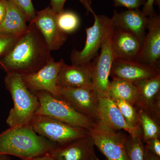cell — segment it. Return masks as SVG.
I'll return each instance as SVG.
<instances>
[{"label": "cell", "mask_w": 160, "mask_h": 160, "mask_svg": "<svg viewBox=\"0 0 160 160\" xmlns=\"http://www.w3.org/2000/svg\"><path fill=\"white\" fill-rule=\"evenodd\" d=\"M52 57L42 36L30 22L11 49L0 57V67L6 73L26 75L39 70Z\"/></svg>", "instance_id": "6da1fadb"}, {"label": "cell", "mask_w": 160, "mask_h": 160, "mask_svg": "<svg viewBox=\"0 0 160 160\" xmlns=\"http://www.w3.org/2000/svg\"><path fill=\"white\" fill-rule=\"evenodd\" d=\"M57 145L37 133L29 125L10 127L0 133V155L28 160L51 152Z\"/></svg>", "instance_id": "7a4b0ae2"}, {"label": "cell", "mask_w": 160, "mask_h": 160, "mask_svg": "<svg viewBox=\"0 0 160 160\" xmlns=\"http://www.w3.org/2000/svg\"><path fill=\"white\" fill-rule=\"evenodd\" d=\"M5 85L13 102L6 119L8 126L14 127L29 125L39 106L37 97L26 87L20 75L6 73Z\"/></svg>", "instance_id": "3957f363"}, {"label": "cell", "mask_w": 160, "mask_h": 160, "mask_svg": "<svg viewBox=\"0 0 160 160\" xmlns=\"http://www.w3.org/2000/svg\"><path fill=\"white\" fill-rule=\"evenodd\" d=\"M34 92L39 102V106L35 114L49 117L71 126L89 131L93 129L97 124V121L81 114L68 103L47 92Z\"/></svg>", "instance_id": "277c9868"}, {"label": "cell", "mask_w": 160, "mask_h": 160, "mask_svg": "<svg viewBox=\"0 0 160 160\" xmlns=\"http://www.w3.org/2000/svg\"><path fill=\"white\" fill-rule=\"evenodd\" d=\"M29 125L37 133L57 145H62L89 134V130L75 127L42 115L35 114Z\"/></svg>", "instance_id": "5b68a950"}, {"label": "cell", "mask_w": 160, "mask_h": 160, "mask_svg": "<svg viewBox=\"0 0 160 160\" xmlns=\"http://www.w3.org/2000/svg\"><path fill=\"white\" fill-rule=\"evenodd\" d=\"M94 22L91 27L86 29V38L82 50L73 49L70 55L72 65L91 62L98 55L104 40L113 27L111 18L94 13Z\"/></svg>", "instance_id": "8992f818"}, {"label": "cell", "mask_w": 160, "mask_h": 160, "mask_svg": "<svg viewBox=\"0 0 160 160\" xmlns=\"http://www.w3.org/2000/svg\"><path fill=\"white\" fill-rule=\"evenodd\" d=\"M89 134L107 160H130L126 148L129 134L126 131L112 130L99 121Z\"/></svg>", "instance_id": "52a82bcc"}, {"label": "cell", "mask_w": 160, "mask_h": 160, "mask_svg": "<svg viewBox=\"0 0 160 160\" xmlns=\"http://www.w3.org/2000/svg\"><path fill=\"white\" fill-rule=\"evenodd\" d=\"M55 97L68 103L78 112L100 121L98 109V93L93 86L58 87Z\"/></svg>", "instance_id": "ba28073f"}, {"label": "cell", "mask_w": 160, "mask_h": 160, "mask_svg": "<svg viewBox=\"0 0 160 160\" xmlns=\"http://www.w3.org/2000/svg\"><path fill=\"white\" fill-rule=\"evenodd\" d=\"M114 27L109 32L101 46L100 54L91 62L92 85L100 95H108L109 76L114 57L112 41Z\"/></svg>", "instance_id": "9c48e42d"}, {"label": "cell", "mask_w": 160, "mask_h": 160, "mask_svg": "<svg viewBox=\"0 0 160 160\" xmlns=\"http://www.w3.org/2000/svg\"><path fill=\"white\" fill-rule=\"evenodd\" d=\"M64 62L62 59L56 62L54 58L52 57L38 71L22 76L23 82L32 92L46 91L56 97L57 95L58 75Z\"/></svg>", "instance_id": "30bf717a"}, {"label": "cell", "mask_w": 160, "mask_h": 160, "mask_svg": "<svg viewBox=\"0 0 160 160\" xmlns=\"http://www.w3.org/2000/svg\"><path fill=\"white\" fill-rule=\"evenodd\" d=\"M159 75L160 69L157 65L119 59H114L110 72L112 79L126 80L133 83Z\"/></svg>", "instance_id": "8fae6325"}, {"label": "cell", "mask_w": 160, "mask_h": 160, "mask_svg": "<svg viewBox=\"0 0 160 160\" xmlns=\"http://www.w3.org/2000/svg\"><path fill=\"white\" fill-rule=\"evenodd\" d=\"M134 84L137 88L138 95L133 106L160 124V75Z\"/></svg>", "instance_id": "7c38bea8"}, {"label": "cell", "mask_w": 160, "mask_h": 160, "mask_svg": "<svg viewBox=\"0 0 160 160\" xmlns=\"http://www.w3.org/2000/svg\"><path fill=\"white\" fill-rule=\"evenodd\" d=\"M57 13L48 6L37 12L33 23L42 35L50 51L58 50L67 39V35L60 30L56 22Z\"/></svg>", "instance_id": "4fadbf2b"}, {"label": "cell", "mask_w": 160, "mask_h": 160, "mask_svg": "<svg viewBox=\"0 0 160 160\" xmlns=\"http://www.w3.org/2000/svg\"><path fill=\"white\" fill-rule=\"evenodd\" d=\"M98 109L100 122L110 129L123 130L132 136L142 139V129H135L128 125L116 104L108 95L98 94Z\"/></svg>", "instance_id": "5bb4252c"}, {"label": "cell", "mask_w": 160, "mask_h": 160, "mask_svg": "<svg viewBox=\"0 0 160 160\" xmlns=\"http://www.w3.org/2000/svg\"><path fill=\"white\" fill-rule=\"evenodd\" d=\"M89 135L57 146L50 152L55 160H100Z\"/></svg>", "instance_id": "9a60e30c"}, {"label": "cell", "mask_w": 160, "mask_h": 160, "mask_svg": "<svg viewBox=\"0 0 160 160\" xmlns=\"http://www.w3.org/2000/svg\"><path fill=\"white\" fill-rule=\"evenodd\" d=\"M147 29L138 62L157 65L160 58V16L155 13L148 17Z\"/></svg>", "instance_id": "2e32d148"}, {"label": "cell", "mask_w": 160, "mask_h": 160, "mask_svg": "<svg viewBox=\"0 0 160 160\" xmlns=\"http://www.w3.org/2000/svg\"><path fill=\"white\" fill-rule=\"evenodd\" d=\"M111 19L114 28L132 33L143 45L146 35L148 17L140 9H127L120 12L114 10Z\"/></svg>", "instance_id": "e0dca14e"}, {"label": "cell", "mask_w": 160, "mask_h": 160, "mask_svg": "<svg viewBox=\"0 0 160 160\" xmlns=\"http://www.w3.org/2000/svg\"><path fill=\"white\" fill-rule=\"evenodd\" d=\"M114 59L137 61L142 44L137 37L129 32L115 29L112 41Z\"/></svg>", "instance_id": "ac0fdd59"}, {"label": "cell", "mask_w": 160, "mask_h": 160, "mask_svg": "<svg viewBox=\"0 0 160 160\" xmlns=\"http://www.w3.org/2000/svg\"><path fill=\"white\" fill-rule=\"evenodd\" d=\"M91 62L78 65L63 63L58 75V87H80L92 86Z\"/></svg>", "instance_id": "d6986e66"}, {"label": "cell", "mask_w": 160, "mask_h": 160, "mask_svg": "<svg viewBox=\"0 0 160 160\" xmlns=\"http://www.w3.org/2000/svg\"><path fill=\"white\" fill-rule=\"evenodd\" d=\"M26 18L11 0H7L6 15L0 24V33L22 34L28 28Z\"/></svg>", "instance_id": "ffe728a7"}, {"label": "cell", "mask_w": 160, "mask_h": 160, "mask_svg": "<svg viewBox=\"0 0 160 160\" xmlns=\"http://www.w3.org/2000/svg\"><path fill=\"white\" fill-rule=\"evenodd\" d=\"M108 95L112 99H120L134 106L138 90L134 83L126 80L112 79L109 84Z\"/></svg>", "instance_id": "44dd1931"}, {"label": "cell", "mask_w": 160, "mask_h": 160, "mask_svg": "<svg viewBox=\"0 0 160 160\" xmlns=\"http://www.w3.org/2000/svg\"><path fill=\"white\" fill-rule=\"evenodd\" d=\"M142 132L143 142L154 138H160V124L142 109H137Z\"/></svg>", "instance_id": "7402d4cb"}, {"label": "cell", "mask_w": 160, "mask_h": 160, "mask_svg": "<svg viewBox=\"0 0 160 160\" xmlns=\"http://www.w3.org/2000/svg\"><path fill=\"white\" fill-rule=\"evenodd\" d=\"M56 22L60 30L67 35L76 31L80 25L78 16L71 11L64 10L57 13Z\"/></svg>", "instance_id": "603a6c76"}, {"label": "cell", "mask_w": 160, "mask_h": 160, "mask_svg": "<svg viewBox=\"0 0 160 160\" xmlns=\"http://www.w3.org/2000/svg\"><path fill=\"white\" fill-rule=\"evenodd\" d=\"M128 125L133 128L142 129L137 109L134 106L120 99L112 100Z\"/></svg>", "instance_id": "cb8c5ba5"}, {"label": "cell", "mask_w": 160, "mask_h": 160, "mask_svg": "<svg viewBox=\"0 0 160 160\" xmlns=\"http://www.w3.org/2000/svg\"><path fill=\"white\" fill-rule=\"evenodd\" d=\"M141 138L128 134L126 142V151L130 160H143L144 144Z\"/></svg>", "instance_id": "d4e9b609"}, {"label": "cell", "mask_w": 160, "mask_h": 160, "mask_svg": "<svg viewBox=\"0 0 160 160\" xmlns=\"http://www.w3.org/2000/svg\"><path fill=\"white\" fill-rule=\"evenodd\" d=\"M24 15L27 22H31L35 18L37 12L32 0H11Z\"/></svg>", "instance_id": "484cf974"}, {"label": "cell", "mask_w": 160, "mask_h": 160, "mask_svg": "<svg viewBox=\"0 0 160 160\" xmlns=\"http://www.w3.org/2000/svg\"><path fill=\"white\" fill-rule=\"evenodd\" d=\"M22 34H5L0 33V57L4 55L11 49Z\"/></svg>", "instance_id": "4316f807"}, {"label": "cell", "mask_w": 160, "mask_h": 160, "mask_svg": "<svg viewBox=\"0 0 160 160\" xmlns=\"http://www.w3.org/2000/svg\"><path fill=\"white\" fill-rule=\"evenodd\" d=\"M116 7H123L128 9H139L145 5L146 0H112Z\"/></svg>", "instance_id": "83f0119b"}, {"label": "cell", "mask_w": 160, "mask_h": 160, "mask_svg": "<svg viewBox=\"0 0 160 160\" xmlns=\"http://www.w3.org/2000/svg\"><path fill=\"white\" fill-rule=\"evenodd\" d=\"M145 148L152 152L160 157V138H154L145 141Z\"/></svg>", "instance_id": "f1b7e54d"}, {"label": "cell", "mask_w": 160, "mask_h": 160, "mask_svg": "<svg viewBox=\"0 0 160 160\" xmlns=\"http://www.w3.org/2000/svg\"><path fill=\"white\" fill-rule=\"evenodd\" d=\"M155 0H146L145 5L143 6L142 12L146 17H148L155 13L153 5Z\"/></svg>", "instance_id": "f546056e"}, {"label": "cell", "mask_w": 160, "mask_h": 160, "mask_svg": "<svg viewBox=\"0 0 160 160\" xmlns=\"http://www.w3.org/2000/svg\"><path fill=\"white\" fill-rule=\"evenodd\" d=\"M50 7L54 12L58 13L64 11V6L67 0H50Z\"/></svg>", "instance_id": "4dcf8cb0"}, {"label": "cell", "mask_w": 160, "mask_h": 160, "mask_svg": "<svg viewBox=\"0 0 160 160\" xmlns=\"http://www.w3.org/2000/svg\"><path fill=\"white\" fill-rule=\"evenodd\" d=\"M143 160H160V157L152 152L144 146L143 152Z\"/></svg>", "instance_id": "1f68e13d"}, {"label": "cell", "mask_w": 160, "mask_h": 160, "mask_svg": "<svg viewBox=\"0 0 160 160\" xmlns=\"http://www.w3.org/2000/svg\"><path fill=\"white\" fill-rule=\"evenodd\" d=\"M7 0H0V24L5 18L7 7Z\"/></svg>", "instance_id": "d6a6232c"}, {"label": "cell", "mask_w": 160, "mask_h": 160, "mask_svg": "<svg viewBox=\"0 0 160 160\" xmlns=\"http://www.w3.org/2000/svg\"><path fill=\"white\" fill-rule=\"evenodd\" d=\"M78 1L82 3L83 6L85 7L88 13L90 12L92 14H94L95 12L91 7V4L92 0H78Z\"/></svg>", "instance_id": "836d02e7"}, {"label": "cell", "mask_w": 160, "mask_h": 160, "mask_svg": "<svg viewBox=\"0 0 160 160\" xmlns=\"http://www.w3.org/2000/svg\"><path fill=\"white\" fill-rule=\"evenodd\" d=\"M28 160H55V159L52 155L51 153L49 152V153H45V154L42 155L38 156L36 157L32 158Z\"/></svg>", "instance_id": "e575fe53"}, {"label": "cell", "mask_w": 160, "mask_h": 160, "mask_svg": "<svg viewBox=\"0 0 160 160\" xmlns=\"http://www.w3.org/2000/svg\"><path fill=\"white\" fill-rule=\"evenodd\" d=\"M0 160H11L9 156L6 155H0Z\"/></svg>", "instance_id": "d590c367"}, {"label": "cell", "mask_w": 160, "mask_h": 160, "mask_svg": "<svg viewBox=\"0 0 160 160\" xmlns=\"http://www.w3.org/2000/svg\"><path fill=\"white\" fill-rule=\"evenodd\" d=\"M107 160L106 159H105V160Z\"/></svg>", "instance_id": "8d00e7d4"}]
</instances>
